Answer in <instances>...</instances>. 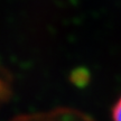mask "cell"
<instances>
[{"label":"cell","mask_w":121,"mask_h":121,"mask_svg":"<svg viewBox=\"0 0 121 121\" xmlns=\"http://www.w3.org/2000/svg\"><path fill=\"white\" fill-rule=\"evenodd\" d=\"M13 92V78L9 69L0 63V105L11 99Z\"/></svg>","instance_id":"1"},{"label":"cell","mask_w":121,"mask_h":121,"mask_svg":"<svg viewBox=\"0 0 121 121\" xmlns=\"http://www.w3.org/2000/svg\"><path fill=\"white\" fill-rule=\"evenodd\" d=\"M112 121H121V96L112 107Z\"/></svg>","instance_id":"2"}]
</instances>
